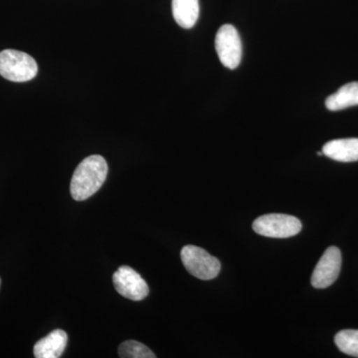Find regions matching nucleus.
Here are the masks:
<instances>
[{"label":"nucleus","mask_w":358,"mask_h":358,"mask_svg":"<svg viewBox=\"0 0 358 358\" xmlns=\"http://www.w3.org/2000/svg\"><path fill=\"white\" fill-rule=\"evenodd\" d=\"M107 176L108 164L102 155H90L73 174L70 185L73 199L77 201L88 199L102 187Z\"/></svg>","instance_id":"1"},{"label":"nucleus","mask_w":358,"mask_h":358,"mask_svg":"<svg viewBox=\"0 0 358 358\" xmlns=\"http://www.w3.org/2000/svg\"><path fill=\"white\" fill-rule=\"evenodd\" d=\"M38 65L24 52L6 49L0 52V75L11 82L21 83L34 79Z\"/></svg>","instance_id":"2"},{"label":"nucleus","mask_w":358,"mask_h":358,"mask_svg":"<svg viewBox=\"0 0 358 358\" xmlns=\"http://www.w3.org/2000/svg\"><path fill=\"white\" fill-rule=\"evenodd\" d=\"M181 261L190 275L200 280H212L217 277L221 263L217 258L200 247L186 245L181 250Z\"/></svg>","instance_id":"3"},{"label":"nucleus","mask_w":358,"mask_h":358,"mask_svg":"<svg viewBox=\"0 0 358 358\" xmlns=\"http://www.w3.org/2000/svg\"><path fill=\"white\" fill-rule=\"evenodd\" d=\"M253 230L265 237L289 238L301 232V223L288 214H266L254 221Z\"/></svg>","instance_id":"4"},{"label":"nucleus","mask_w":358,"mask_h":358,"mask_svg":"<svg viewBox=\"0 0 358 358\" xmlns=\"http://www.w3.org/2000/svg\"><path fill=\"white\" fill-rule=\"evenodd\" d=\"M219 60L228 69H236L241 63L242 42L236 28L225 24L219 28L215 37Z\"/></svg>","instance_id":"5"},{"label":"nucleus","mask_w":358,"mask_h":358,"mask_svg":"<svg viewBox=\"0 0 358 358\" xmlns=\"http://www.w3.org/2000/svg\"><path fill=\"white\" fill-rule=\"evenodd\" d=\"M113 282L115 291L129 300L141 301L147 298L150 293L147 282L129 266H122L117 268L113 275Z\"/></svg>","instance_id":"6"},{"label":"nucleus","mask_w":358,"mask_h":358,"mask_svg":"<svg viewBox=\"0 0 358 358\" xmlns=\"http://www.w3.org/2000/svg\"><path fill=\"white\" fill-rule=\"evenodd\" d=\"M341 268V253L338 247L331 246L324 251L319 263L313 270L312 282L313 288L326 289L338 280Z\"/></svg>","instance_id":"7"},{"label":"nucleus","mask_w":358,"mask_h":358,"mask_svg":"<svg viewBox=\"0 0 358 358\" xmlns=\"http://www.w3.org/2000/svg\"><path fill=\"white\" fill-rule=\"evenodd\" d=\"M67 343V334L62 329H55L37 341L33 353L36 358H58L64 352Z\"/></svg>","instance_id":"8"},{"label":"nucleus","mask_w":358,"mask_h":358,"mask_svg":"<svg viewBox=\"0 0 358 358\" xmlns=\"http://www.w3.org/2000/svg\"><path fill=\"white\" fill-rule=\"evenodd\" d=\"M322 154L339 162H358V138L329 141L322 148Z\"/></svg>","instance_id":"9"},{"label":"nucleus","mask_w":358,"mask_h":358,"mask_svg":"<svg viewBox=\"0 0 358 358\" xmlns=\"http://www.w3.org/2000/svg\"><path fill=\"white\" fill-rule=\"evenodd\" d=\"M199 0H173V15L180 27L190 29L199 17Z\"/></svg>","instance_id":"10"},{"label":"nucleus","mask_w":358,"mask_h":358,"mask_svg":"<svg viewBox=\"0 0 358 358\" xmlns=\"http://www.w3.org/2000/svg\"><path fill=\"white\" fill-rule=\"evenodd\" d=\"M326 106L333 112L358 106V82H352L339 88L336 93L327 99Z\"/></svg>","instance_id":"11"},{"label":"nucleus","mask_w":358,"mask_h":358,"mask_svg":"<svg viewBox=\"0 0 358 358\" xmlns=\"http://www.w3.org/2000/svg\"><path fill=\"white\" fill-rule=\"evenodd\" d=\"M334 343L345 355L358 357V329H343L334 336Z\"/></svg>","instance_id":"12"},{"label":"nucleus","mask_w":358,"mask_h":358,"mask_svg":"<svg viewBox=\"0 0 358 358\" xmlns=\"http://www.w3.org/2000/svg\"><path fill=\"white\" fill-rule=\"evenodd\" d=\"M119 355L122 358H155V355L147 345L136 341H127L119 346Z\"/></svg>","instance_id":"13"},{"label":"nucleus","mask_w":358,"mask_h":358,"mask_svg":"<svg viewBox=\"0 0 358 358\" xmlns=\"http://www.w3.org/2000/svg\"><path fill=\"white\" fill-rule=\"evenodd\" d=\"M0 285H1V280H0Z\"/></svg>","instance_id":"14"}]
</instances>
